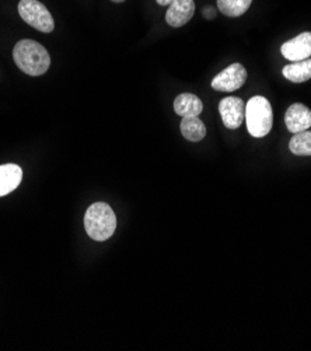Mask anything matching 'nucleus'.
<instances>
[{
	"label": "nucleus",
	"mask_w": 311,
	"mask_h": 351,
	"mask_svg": "<svg viewBox=\"0 0 311 351\" xmlns=\"http://www.w3.org/2000/svg\"><path fill=\"white\" fill-rule=\"evenodd\" d=\"M156 2L160 5V6H170L174 0H156Z\"/></svg>",
	"instance_id": "17"
},
{
	"label": "nucleus",
	"mask_w": 311,
	"mask_h": 351,
	"mask_svg": "<svg viewBox=\"0 0 311 351\" xmlns=\"http://www.w3.org/2000/svg\"><path fill=\"white\" fill-rule=\"evenodd\" d=\"M251 3L253 0H218V8L227 17H240L250 9Z\"/></svg>",
	"instance_id": "14"
},
{
	"label": "nucleus",
	"mask_w": 311,
	"mask_h": 351,
	"mask_svg": "<svg viewBox=\"0 0 311 351\" xmlns=\"http://www.w3.org/2000/svg\"><path fill=\"white\" fill-rule=\"evenodd\" d=\"M219 112L227 129H238L246 119V104L238 97H227L220 101Z\"/></svg>",
	"instance_id": "6"
},
{
	"label": "nucleus",
	"mask_w": 311,
	"mask_h": 351,
	"mask_svg": "<svg viewBox=\"0 0 311 351\" xmlns=\"http://www.w3.org/2000/svg\"><path fill=\"white\" fill-rule=\"evenodd\" d=\"M289 149L296 156H311V132L296 133L290 138Z\"/></svg>",
	"instance_id": "15"
},
{
	"label": "nucleus",
	"mask_w": 311,
	"mask_h": 351,
	"mask_svg": "<svg viewBox=\"0 0 311 351\" xmlns=\"http://www.w3.org/2000/svg\"><path fill=\"white\" fill-rule=\"evenodd\" d=\"M202 13H203V17H205V19H207V20H212V19H215V17H216V10H215L212 6H206V8H203Z\"/></svg>",
	"instance_id": "16"
},
{
	"label": "nucleus",
	"mask_w": 311,
	"mask_h": 351,
	"mask_svg": "<svg viewBox=\"0 0 311 351\" xmlns=\"http://www.w3.org/2000/svg\"><path fill=\"white\" fill-rule=\"evenodd\" d=\"M111 2H114V3H122V2H125V0H111Z\"/></svg>",
	"instance_id": "18"
},
{
	"label": "nucleus",
	"mask_w": 311,
	"mask_h": 351,
	"mask_svg": "<svg viewBox=\"0 0 311 351\" xmlns=\"http://www.w3.org/2000/svg\"><path fill=\"white\" fill-rule=\"evenodd\" d=\"M203 110L202 101L195 95L189 93L180 94L174 101V111L185 118V117H199Z\"/></svg>",
	"instance_id": "11"
},
{
	"label": "nucleus",
	"mask_w": 311,
	"mask_h": 351,
	"mask_svg": "<svg viewBox=\"0 0 311 351\" xmlns=\"http://www.w3.org/2000/svg\"><path fill=\"white\" fill-rule=\"evenodd\" d=\"M246 80H247L246 67L240 63H233L212 80V88L216 91L231 93L238 90L240 87H243Z\"/></svg>",
	"instance_id": "5"
},
{
	"label": "nucleus",
	"mask_w": 311,
	"mask_h": 351,
	"mask_svg": "<svg viewBox=\"0 0 311 351\" xmlns=\"http://www.w3.org/2000/svg\"><path fill=\"white\" fill-rule=\"evenodd\" d=\"M23 180V169L17 164L0 165V197L13 192Z\"/></svg>",
	"instance_id": "10"
},
{
	"label": "nucleus",
	"mask_w": 311,
	"mask_h": 351,
	"mask_svg": "<svg viewBox=\"0 0 311 351\" xmlns=\"http://www.w3.org/2000/svg\"><path fill=\"white\" fill-rule=\"evenodd\" d=\"M84 228L94 241H107L117 228V217L111 206L104 202L93 203L84 215Z\"/></svg>",
	"instance_id": "2"
},
{
	"label": "nucleus",
	"mask_w": 311,
	"mask_h": 351,
	"mask_svg": "<svg viewBox=\"0 0 311 351\" xmlns=\"http://www.w3.org/2000/svg\"><path fill=\"white\" fill-rule=\"evenodd\" d=\"M181 133L189 142H200L206 136V126L198 117H185L181 121Z\"/></svg>",
	"instance_id": "13"
},
{
	"label": "nucleus",
	"mask_w": 311,
	"mask_h": 351,
	"mask_svg": "<svg viewBox=\"0 0 311 351\" xmlns=\"http://www.w3.org/2000/svg\"><path fill=\"white\" fill-rule=\"evenodd\" d=\"M281 53L290 62L306 60L311 56V32H303L281 47Z\"/></svg>",
	"instance_id": "7"
},
{
	"label": "nucleus",
	"mask_w": 311,
	"mask_h": 351,
	"mask_svg": "<svg viewBox=\"0 0 311 351\" xmlns=\"http://www.w3.org/2000/svg\"><path fill=\"white\" fill-rule=\"evenodd\" d=\"M284 76L292 83H304L311 79V59L293 62L284 67Z\"/></svg>",
	"instance_id": "12"
},
{
	"label": "nucleus",
	"mask_w": 311,
	"mask_h": 351,
	"mask_svg": "<svg viewBox=\"0 0 311 351\" xmlns=\"http://www.w3.org/2000/svg\"><path fill=\"white\" fill-rule=\"evenodd\" d=\"M195 13L194 0H174L165 13V21L168 25L178 28L185 25Z\"/></svg>",
	"instance_id": "8"
},
{
	"label": "nucleus",
	"mask_w": 311,
	"mask_h": 351,
	"mask_svg": "<svg viewBox=\"0 0 311 351\" xmlns=\"http://www.w3.org/2000/svg\"><path fill=\"white\" fill-rule=\"evenodd\" d=\"M246 123L253 137H265L272 129L273 114L269 101L262 95L253 97L246 105Z\"/></svg>",
	"instance_id": "3"
},
{
	"label": "nucleus",
	"mask_w": 311,
	"mask_h": 351,
	"mask_svg": "<svg viewBox=\"0 0 311 351\" xmlns=\"http://www.w3.org/2000/svg\"><path fill=\"white\" fill-rule=\"evenodd\" d=\"M285 123L290 133L296 134L308 130L311 126V111L303 104H293L285 114Z\"/></svg>",
	"instance_id": "9"
},
{
	"label": "nucleus",
	"mask_w": 311,
	"mask_h": 351,
	"mask_svg": "<svg viewBox=\"0 0 311 351\" xmlns=\"http://www.w3.org/2000/svg\"><path fill=\"white\" fill-rule=\"evenodd\" d=\"M19 14L28 25L41 32L49 34L55 28L52 14L38 0H20Z\"/></svg>",
	"instance_id": "4"
},
{
	"label": "nucleus",
	"mask_w": 311,
	"mask_h": 351,
	"mask_svg": "<svg viewBox=\"0 0 311 351\" xmlns=\"http://www.w3.org/2000/svg\"><path fill=\"white\" fill-rule=\"evenodd\" d=\"M13 59L17 67L28 76H41L47 73L51 56L45 47L32 40H21L13 49Z\"/></svg>",
	"instance_id": "1"
}]
</instances>
